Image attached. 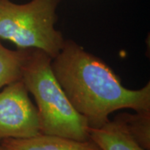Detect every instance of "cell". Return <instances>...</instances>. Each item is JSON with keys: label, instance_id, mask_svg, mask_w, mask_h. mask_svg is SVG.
Here are the masks:
<instances>
[{"label": "cell", "instance_id": "cell-1", "mask_svg": "<svg viewBox=\"0 0 150 150\" xmlns=\"http://www.w3.org/2000/svg\"><path fill=\"white\" fill-rule=\"evenodd\" d=\"M56 79L90 128H100L122 109L150 111V83L139 89L123 85L108 65L73 40L51 62Z\"/></svg>", "mask_w": 150, "mask_h": 150}, {"label": "cell", "instance_id": "cell-2", "mask_svg": "<svg viewBox=\"0 0 150 150\" xmlns=\"http://www.w3.org/2000/svg\"><path fill=\"white\" fill-rule=\"evenodd\" d=\"M52 58L38 49H28L22 69V81L37 108L40 134L88 140L90 127L72 105L54 75Z\"/></svg>", "mask_w": 150, "mask_h": 150}, {"label": "cell", "instance_id": "cell-3", "mask_svg": "<svg viewBox=\"0 0 150 150\" xmlns=\"http://www.w3.org/2000/svg\"><path fill=\"white\" fill-rule=\"evenodd\" d=\"M61 0H30L16 4L0 0V39L19 49L41 50L54 59L66 39L55 25Z\"/></svg>", "mask_w": 150, "mask_h": 150}, {"label": "cell", "instance_id": "cell-4", "mask_svg": "<svg viewBox=\"0 0 150 150\" xmlns=\"http://www.w3.org/2000/svg\"><path fill=\"white\" fill-rule=\"evenodd\" d=\"M40 134L37 108L23 82L12 83L0 91V143L25 139Z\"/></svg>", "mask_w": 150, "mask_h": 150}, {"label": "cell", "instance_id": "cell-5", "mask_svg": "<svg viewBox=\"0 0 150 150\" xmlns=\"http://www.w3.org/2000/svg\"><path fill=\"white\" fill-rule=\"evenodd\" d=\"M0 144L8 150H102L91 139L81 141L42 134L25 139H5Z\"/></svg>", "mask_w": 150, "mask_h": 150}, {"label": "cell", "instance_id": "cell-6", "mask_svg": "<svg viewBox=\"0 0 150 150\" xmlns=\"http://www.w3.org/2000/svg\"><path fill=\"white\" fill-rule=\"evenodd\" d=\"M89 138L102 150H145L114 120L100 128H90Z\"/></svg>", "mask_w": 150, "mask_h": 150}, {"label": "cell", "instance_id": "cell-7", "mask_svg": "<svg viewBox=\"0 0 150 150\" xmlns=\"http://www.w3.org/2000/svg\"><path fill=\"white\" fill-rule=\"evenodd\" d=\"M114 121L119 123L140 147L150 150V111L122 112Z\"/></svg>", "mask_w": 150, "mask_h": 150}, {"label": "cell", "instance_id": "cell-8", "mask_svg": "<svg viewBox=\"0 0 150 150\" xmlns=\"http://www.w3.org/2000/svg\"><path fill=\"white\" fill-rule=\"evenodd\" d=\"M28 49L11 50L0 43V89L22 79V69Z\"/></svg>", "mask_w": 150, "mask_h": 150}, {"label": "cell", "instance_id": "cell-9", "mask_svg": "<svg viewBox=\"0 0 150 150\" xmlns=\"http://www.w3.org/2000/svg\"><path fill=\"white\" fill-rule=\"evenodd\" d=\"M0 150H8V149H5V148H4L3 145L0 144Z\"/></svg>", "mask_w": 150, "mask_h": 150}]
</instances>
